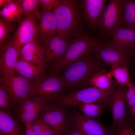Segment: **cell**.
<instances>
[{
	"instance_id": "cell-1",
	"label": "cell",
	"mask_w": 135,
	"mask_h": 135,
	"mask_svg": "<svg viewBox=\"0 0 135 135\" xmlns=\"http://www.w3.org/2000/svg\"><path fill=\"white\" fill-rule=\"evenodd\" d=\"M105 66L92 52L68 65L60 76L64 82L66 90H76L90 86L93 76L105 70Z\"/></svg>"
},
{
	"instance_id": "cell-2",
	"label": "cell",
	"mask_w": 135,
	"mask_h": 135,
	"mask_svg": "<svg viewBox=\"0 0 135 135\" xmlns=\"http://www.w3.org/2000/svg\"><path fill=\"white\" fill-rule=\"evenodd\" d=\"M53 12L58 35L70 38L81 34L82 25L81 13L78 1L62 0Z\"/></svg>"
},
{
	"instance_id": "cell-3",
	"label": "cell",
	"mask_w": 135,
	"mask_h": 135,
	"mask_svg": "<svg viewBox=\"0 0 135 135\" xmlns=\"http://www.w3.org/2000/svg\"><path fill=\"white\" fill-rule=\"evenodd\" d=\"M105 36H91L80 34L71 40L62 57L50 66V74L57 75L68 65L84 56L92 52L95 46L106 42Z\"/></svg>"
},
{
	"instance_id": "cell-4",
	"label": "cell",
	"mask_w": 135,
	"mask_h": 135,
	"mask_svg": "<svg viewBox=\"0 0 135 135\" xmlns=\"http://www.w3.org/2000/svg\"><path fill=\"white\" fill-rule=\"evenodd\" d=\"M66 89L60 76L52 74L32 81L29 98L34 96L41 98L51 104L55 103Z\"/></svg>"
},
{
	"instance_id": "cell-5",
	"label": "cell",
	"mask_w": 135,
	"mask_h": 135,
	"mask_svg": "<svg viewBox=\"0 0 135 135\" xmlns=\"http://www.w3.org/2000/svg\"><path fill=\"white\" fill-rule=\"evenodd\" d=\"M93 52L105 66L119 64L129 67L135 59V50L122 48L109 41L104 42L95 47Z\"/></svg>"
},
{
	"instance_id": "cell-6",
	"label": "cell",
	"mask_w": 135,
	"mask_h": 135,
	"mask_svg": "<svg viewBox=\"0 0 135 135\" xmlns=\"http://www.w3.org/2000/svg\"><path fill=\"white\" fill-rule=\"evenodd\" d=\"M125 0H110L102 10L97 29L102 36H108L118 28L122 26Z\"/></svg>"
},
{
	"instance_id": "cell-7",
	"label": "cell",
	"mask_w": 135,
	"mask_h": 135,
	"mask_svg": "<svg viewBox=\"0 0 135 135\" xmlns=\"http://www.w3.org/2000/svg\"><path fill=\"white\" fill-rule=\"evenodd\" d=\"M68 108L58 103L51 104L43 110L38 118L50 126L56 135H66L71 125Z\"/></svg>"
},
{
	"instance_id": "cell-8",
	"label": "cell",
	"mask_w": 135,
	"mask_h": 135,
	"mask_svg": "<svg viewBox=\"0 0 135 135\" xmlns=\"http://www.w3.org/2000/svg\"><path fill=\"white\" fill-rule=\"evenodd\" d=\"M70 113L71 125L83 135H114V128L105 126L98 118L86 117L76 107Z\"/></svg>"
},
{
	"instance_id": "cell-9",
	"label": "cell",
	"mask_w": 135,
	"mask_h": 135,
	"mask_svg": "<svg viewBox=\"0 0 135 135\" xmlns=\"http://www.w3.org/2000/svg\"><path fill=\"white\" fill-rule=\"evenodd\" d=\"M32 82L15 72L10 77H2L0 79V84L5 88L14 108L17 105L30 98Z\"/></svg>"
},
{
	"instance_id": "cell-10",
	"label": "cell",
	"mask_w": 135,
	"mask_h": 135,
	"mask_svg": "<svg viewBox=\"0 0 135 135\" xmlns=\"http://www.w3.org/2000/svg\"><path fill=\"white\" fill-rule=\"evenodd\" d=\"M104 97V92L102 90L90 86L66 92L55 103L60 104L68 108H74L82 103H100Z\"/></svg>"
},
{
	"instance_id": "cell-11",
	"label": "cell",
	"mask_w": 135,
	"mask_h": 135,
	"mask_svg": "<svg viewBox=\"0 0 135 135\" xmlns=\"http://www.w3.org/2000/svg\"><path fill=\"white\" fill-rule=\"evenodd\" d=\"M39 11L24 16L18 21L12 37L13 45L18 54L25 45L36 38Z\"/></svg>"
},
{
	"instance_id": "cell-12",
	"label": "cell",
	"mask_w": 135,
	"mask_h": 135,
	"mask_svg": "<svg viewBox=\"0 0 135 135\" xmlns=\"http://www.w3.org/2000/svg\"><path fill=\"white\" fill-rule=\"evenodd\" d=\"M36 39L43 45L58 35L56 19L53 11H40Z\"/></svg>"
},
{
	"instance_id": "cell-13",
	"label": "cell",
	"mask_w": 135,
	"mask_h": 135,
	"mask_svg": "<svg viewBox=\"0 0 135 135\" xmlns=\"http://www.w3.org/2000/svg\"><path fill=\"white\" fill-rule=\"evenodd\" d=\"M18 56L12 38L0 46V73L2 77H9L14 74Z\"/></svg>"
},
{
	"instance_id": "cell-14",
	"label": "cell",
	"mask_w": 135,
	"mask_h": 135,
	"mask_svg": "<svg viewBox=\"0 0 135 135\" xmlns=\"http://www.w3.org/2000/svg\"><path fill=\"white\" fill-rule=\"evenodd\" d=\"M70 38L58 35L43 45L45 50L46 64H54L63 56L69 45Z\"/></svg>"
},
{
	"instance_id": "cell-15",
	"label": "cell",
	"mask_w": 135,
	"mask_h": 135,
	"mask_svg": "<svg viewBox=\"0 0 135 135\" xmlns=\"http://www.w3.org/2000/svg\"><path fill=\"white\" fill-rule=\"evenodd\" d=\"M126 85L116 84L110 108L112 116L111 124L115 128L126 118Z\"/></svg>"
},
{
	"instance_id": "cell-16",
	"label": "cell",
	"mask_w": 135,
	"mask_h": 135,
	"mask_svg": "<svg viewBox=\"0 0 135 135\" xmlns=\"http://www.w3.org/2000/svg\"><path fill=\"white\" fill-rule=\"evenodd\" d=\"M45 52L44 46L35 39L22 47L18 54V60L46 64Z\"/></svg>"
},
{
	"instance_id": "cell-17",
	"label": "cell",
	"mask_w": 135,
	"mask_h": 135,
	"mask_svg": "<svg viewBox=\"0 0 135 135\" xmlns=\"http://www.w3.org/2000/svg\"><path fill=\"white\" fill-rule=\"evenodd\" d=\"M20 120L12 111L0 108V134L6 135H25V128Z\"/></svg>"
},
{
	"instance_id": "cell-18",
	"label": "cell",
	"mask_w": 135,
	"mask_h": 135,
	"mask_svg": "<svg viewBox=\"0 0 135 135\" xmlns=\"http://www.w3.org/2000/svg\"><path fill=\"white\" fill-rule=\"evenodd\" d=\"M106 0H82L81 6L87 25L93 29H97L98 20L106 2Z\"/></svg>"
},
{
	"instance_id": "cell-19",
	"label": "cell",
	"mask_w": 135,
	"mask_h": 135,
	"mask_svg": "<svg viewBox=\"0 0 135 135\" xmlns=\"http://www.w3.org/2000/svg\"><path fill=\"white\" fill-rule=\"evenodd\" d=\"M45 64H41L18 60L15 72L32 81L38 80L44 76Z\"/></svg>"
},
{
	"instance_id": "cell-20",
	"label": "cell",
	"mask_w": 135,
	"mask_h": 135,
	"mask_svg": "<svg viewBox=\"0 0 135 135\" xmlns=\"http://www.w3.org/2000/svg\"><path fill=\"white\" fill-rule=\"evenodd\" d=\"M110 42L121 48L135 50V31L123 26L116 29L108 36Z\"/></svg>"
},
{
	"instance_id": "cell-21",
	"label": "cell",
	"mask_w": 135,
	"mask_h": 135,
	"mask_svg": "<svg viewBox=\"0 0 135 135\" xmlns=\"http://www.w3.org/2000/svg\"><path fill=\"white\" fill-rule=\"evenodd\" d=\"M51 103L40 97L34 96L17 105L14 110L16 112V115L18 117L24 112L30 111L38 107L48 106Z\"/></svg>"
},
{
	"instance_id": "cell-22",
	"label": "cell",
	"mask_w": 135,
	"mask_h": 135,
	"mask_svg": "<svg viewBox=\"0 0 135 135\" xmlns=\"http://www.w3.org/2000/svg\"><path fill=\"white\" fill-rule=\"evenodd\" d=\"M112 76L105 70L94 75L92 78L90 86L103 90L112 88L116 85L112 79Z\"/></svg>"
},
{
	"instance_id": "cell-23",
	"label": "cell",
	"mask_w": 135,
	"mask_h": 135,
	"mask_svg": "<svg viewBox=\"0 0 135 135\" xmlns=\"http://www.w3.org/2000/svg\"><path fill=\"white\" fill-rule=\"evenodd\" d=\"M78 109L85 116L89 118H98L106 109L104 104L94 102L82 103L78 106Z\"/></svg>"
},
{
	"instance_id": "cell-24",
	"label": "cell",
	"mask_w": 135,
	"mask_h": 135,
	"mask_svg": "<svg viewBox=\"0 0 135 135\" xmlns=\"http://www.w3.org/2000/svg\"><path fill=\"white\" fill-rule=\"evenodd\" d=\"M111 66L110 70L108 72L116 80V85H127L130 82L131 78L128 67L119 64Z\"/></svg>"
},
{
	"instance_id": "cell-25",
	"label": "cell",
	"mask_w": 135,
	"mask_h": 135,
	"mask_svg": "<svg viewBox=\"0 0 135 135\" xmlns=\"http://www.w3.org/2000/svg\"><path fill=\"white\" fill-rule=\"evenodd\" d=\"M122 26L135 31V0H125Z\"/></svg>"
},
{
	"instance_id": "cell-26",
	"label": "cell",
	"mask_w": 135,
	"mask_h": 135,
	"mask_svg": "<svg viewBox=\"0 0 135 135\" xmlns=\"http://www.w3.org/2000/svg\"><path fill=\"white\" fill-rule=\"evenodd\" d=\"M15 23L7 22L0 16V46L3 44L10 38V34L14 29Z\"/></svg>"
},
{
	"instance_id": "cell-27",
	"label": "cell",
	"mask_w": 135,
	"mask_h": 135,
	"mask_svg": "<svg viewBox=\"0 0 135 135\" xmlns=\"http://www.w3.org/2000/svg\"><path fill=\"white\" fill-rule=\"evenodd\" d=\"M135 130V125L126 118L115 129L114 135H131Z\"/></svg>"
},
{
	"instance_id": "cell-28",
	"label": "cell",
	"mask_w": 135,
	"mask_h": 135,
	"mask_svg": "<svg viewBox=\"0 0 135 135\" xmlns=\"http://www.w3.org/2000/svg\"><path fill=\"white\" fill-rule=\"evenodd\" d=\"M0 108L5 110H14V108L9 99L4 86L0 84Z\"/></svg>"
},
{
	"instance_id": "cell-29",
	"label": "cell",
	"mask_w": 135,
	"mask_h": 135,
	"mask_svg": "<svg viewBox=\"0 0 135 135\" xmlns=\"http://www.w3.org/2000/svg\"><path fill=\"white\" fill-rule=\"evenodd\" d=\"M47 106H42L30 111L24 112L19 116L18 118L22 122H29L38 118L40 113Z\"/></svg>"
},
{
	"instance_id": "cell-30",
	"label": "cell",
	"mask_w": 135,
	"mask_h": 135,
	"mask_svg": "<svg viewBox=\"0 0 135 135\" xmlns=\"http://www.w3.org/2000/svg\"><path fill=\"white\" fill-rule=\"evenodd\" d=\"M39 0H21V6L24 16L38 10Z\"/></svg>"
},
{
	"instance_id": "cell-31",
	"label": "cell",
	"mask_w": 135,
	"mask_h": 135,
	"mask_svg": "<svg viewBox=\"0 0 135 135\" xmlns=\"http://www.w3.org/2000/svg\"><path fill=\"white\" fill-rule=\"evenodd\" d=\"M6 6L11 12L20 19L24 16L21 6V0H12Z\"/></svg>"
},
{
	"instance_id": "cell-32",
	"label": "cell",
	"mask_w": 135,
	"mask_h": 135,
	"mask_svg": "<svg viewBox=\"0 0 135 135\" xmlns=\"http://www.w3.org/2000/svg\"><path fill=\"white\" fill-rule=\"evenodd\" d=\"M0 17L5 21L9 22H16L20 19L18 17L12 13L6 6L0 10Z\"/></svg>"
},
{
	"instance_id": "cell-33",
	"label": "cell",
	"mask_w": 135,
	"mask_h": 135,
	"mask_svg": "<svg viewBox=\"0 0 135 135\" xmlns=\"http://www.w3.org/2000/svg\"><path fill=\"white\" fill-rule=\"evenodd\" d=\"M60 0H39L41 11H53L60 3Z\"/></svg>"
},
{
	"instance_id": "cell-34",
	"label": "cell",
	"mask_w": 135,
	"mask_h": 135,
	"mask_svg": "<svg viewBox=\"0 0 135 135\" xmlns=\"http://www.w3.org/2000/svg\"><path fill=\"white\" fill-rule=\"evenodd\" d=\"M40 120L38 118L29 122L32 130L36 135H46L41 127Z\"/></svg>"
},
{
	"instance_id": "cell-35",
	"label": "cell",
	"mask_w": 135,
	"mask_h": 135,
	"mask_svg": "<svg viewBox=\"0 0 135 135\" xmlns=\"http://www.w3.org/2000/svg\"><path fill=\"white\" fill-rule=\"evenodd\" d=\"M127 89L126 93V102L135 95V83L130 82L126 85Z\"/></svg>"
},
{
	"instance_id": "cell-36",
	"label": "cell",
	"mask_w": 135,
	"mask_h": 135,
	"mask_svg": "<svg viewBox=\"0 0 135 135\" xmlns=\"http://www.w3.org/2000/svg\"><path fill=\"white\" fill-rule=\"evenodd\" d=\"M40 119L41 127L46 135H56L53 129L50 126Z\"/></svg>"
},
{
	"instance_id": "cell-37",
	"label": "cell",
	"mask_w": 135,
	"mask_h": 135,
	"mask_svg": "<svg viewBox=\"0 0 135 135\" xmlns=\"http://www.w3.org/2000/svg\"><path fill=\"white\" fill-rule=\"evenodd\" d=\"M126 118L135 125V105L130 108L126 109Z\"/></svg>"
},
{
	"instance_id": "cell-38",
	"label": "cell",
	"mask_w": 135,
	"mask_h": 135,
	"mask_svg": "<svg viewBox=\"0 0 135 135\" xmlns=\"http://www.w3.org/2000/svg\"><path fill=\"white\" fill-rule=\"evenodd\" d=\"M129 71L130 78H132L135 81V59L132 61L130 65Z\"/></svg>"
},
{
	"instance_id": "cell-39",
	"label": "cell",
	"mask_w": 135,
	"mask_h": 135,
	"mask_svg": "<svg viewBox=\"0 0 135 135\" xmlns=\"http://www.w3.org/2000/svg\"><path fill=\"white\" fill-rule=\"evenodd\" d=\"M66 135H83L71 124L69 130Z\"/></svg>"
},
{
	"instance_id": "cell-40",
	"label": "cell",
	"mask_w": 135,
	"mask_h": 135,
	"mask_svg": "<svg viewBox=\"0 0 135 135\" xmlns=\"http://www.w3.org/2000/svg\"><path fill=\"white\" fill-rule=\"evenodd\" d=\"M134 105H135V95L126 102V109L130 108Z\"/></svg>"
},
{
	"instance_id": "cell-41",
	"label": "cell",
	"mask_w": 135,
	"mask_h": 135,
	"mask_svg": "<svg viewBox=\"0 0 135 135\" xmlns=\"http://www.w3.org/2000/svg\"><path fill=\"white\" fill-rule=\"evenodd\" d=\"M26 128L25 135H32V130L29 122H22Z\"/></svg>"
},
{
	"instance_id": "cell-42",
	"label": "cell",
	"mask_w": 135,
	"mask_h": 135,
	"mask_svg": "<svg viewBox=\"0 0 135 135\" xmlns=\"http://www.w3.org/2000/svg\"><path fill=\"white\" fill-rule=\"evenodd\" d=\"M12 0H0V8H2L6 6Z\"/></svg>"
},
{
	"instance_id": "cell-43",
	"label": "cell",
	"mask_w": 135,
	"mask_h": 135,
	"mask_svg": "<svg viewBox=\"0 0 135 135\" xmlns=\"http://www.w3.org/2000/svg\"><path fill=\"white\" fill-rule=\"evenodd\" d=\"M131 135H135V130L132 132Z\"/></svg>"
},
{
	"instance_id": "cell-44",
	"label": "cell",
	"mask_w": 135,
	"mask_h": 135,
	"mask_svg": "<svg viewBox=\"0 0 135 135\" xmlns=\"http://www.w3.org/2000/svg\"><path fill=\"white\" fill-rule=\"evenodd\" d=\"M32 135H36L35 132L32 130Z\"/></svg>"
},
{
	"instance_id": "cell-45",
	"label": "cell",
	"mask_w": 135,
	"mask_h": 135,
	"mask_svg": "<svg viewBox=\"0 0 135 135\" xmlns=\"http://www.w3.org/2000/svg\"><path fill=\"white\" fill-rule=\"evenodd\" d=\"M0 135H6L4 134H0Z\"/></svg>"
}]
</instances>
